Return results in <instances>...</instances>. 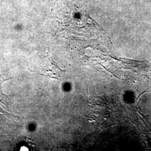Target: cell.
<instances>
[{
  "instance_id": "1",
  "label": "cell",
  "mask_w": 151,
  "mask_h": 151,
  "mask_svg": "<svg viewBox=\"0 0 151 151\" xmlns=\"http://www.w3.org/2000/svg\"><path fill=\"white\" fill-rule=\"evenodd\" d=\"M7 80L8 79H4V77L0 75V102L4 104H7V100L6 99L8 98V96L5 95L2 91L1 85L4 81Z\"/></svg>"
},
{
  "instance_id": "2",
  "label": "cell",
  "mask_w": 151,
  "mask_h": 151,
  "mask_svg": "<svg viewBox=\"0 0 151 151\" xmlns=\"http://www.w3.org/2000/svg\"><path fill=\"white\" fill-rule=\"evenodd\" d=\"M5 115V112L0 108V115Z\"/></svg>"
}]
</instances>
